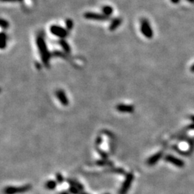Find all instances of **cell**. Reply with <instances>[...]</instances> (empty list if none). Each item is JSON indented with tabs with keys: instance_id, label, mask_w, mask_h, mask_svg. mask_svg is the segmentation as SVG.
Returning a JSON list of instances; mask_svg holds the SVG:
<instances>
[{
	"instance_id": "obj_1",
	"label": "cell",
	"mask_w": 194,
	"mask_h": 194,
	"mask_svg": "<svg viewBox=\"0 0 194 194\" xmlns=\"http://www.w3.org/2000/svg\"><path fill=\"white\" fill-rule=\"evenodd\" d=\"M31 188V185H27L22 187H7L4 190L5 194H15L19 193H23L29 190Z\"/></svg>"
},
{
	"instance_id": "obj_2",
	"label": "cell",
	"mask_w": 194,
	"mask_h": 194,
	"mask_svg": "<svg viewBox=\"0 0 194 194\" xmlns=\"http://www.w3.org/2000/svg\"><path fill=\"white\" fill-rule=\"evenodd\" d=\"M133 174L129 173L127 175V178L124 180L123 185H122V188L120 189V191H119V194H126L127 191H128L129 187H130L131 183H132V180H133Z\"/></svg>"
},
{
	"instance_id": "obj_3",
	"label": "cell",
	"mask_w": 194,
	"mask_h": 194,
	"mask_svg": "<svg viewBox=\"0 0 194 194\" xmlns=\"http://www.w3.org/2000/svg\"><path fill=\"white\" fill-rule=\"evenodd\" d=\"M45 186L47 187L48 189H50V190H53L56 187V183L53 180H50V181L46 183Z\"/></svg>"
},
{
	"instance_id": "obj_4",
	"label": "cell",
	"mask_w": 194,
	"mask_h": 194,
	"mask_svg": "<svg viewBox=\"0 0 194 194\" xmlns=\"http://www.w3.org/2000/svg\"><path fill=\"white\" fill-rule=\"evenodd\" d=\"M57 180L59 183H62V182L63 181V178L61 174H57Z\"/></svg>"
},
{
	"instance_id": "obj_5",
	"label": "cell",
	"mask_w": 194,
	"mask_h": 194,
	"mask_svg": "<svg viewBox=\"0 0 194 194\" xmlns=\"http://www.w3.org/2000/svg\"><path fill=\"white\" fill-rule=\"evenodd\" d=\"M60 194H68V193H66V192H63V193H61Z\"/></svg>"
}]
</instances>
